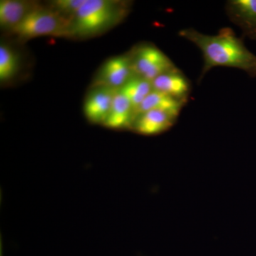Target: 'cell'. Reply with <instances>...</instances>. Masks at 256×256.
Instances as JSON below:
<instances>
[{
	"mask_svg": "<svg viewBox=\"0 0 256 256\" xmlns=\"http://www.w3.org/2000/svg\"><path fill=\"white\" fill-rule=\"evenodd\" d=\"M130 4L118 0H86L74 18V36H96L117 26L129 14Z\"/></svg>",
	"mask_w": 256,
	"mask_h": 256,
	"instance_id": "2",
	"label": "cell"
},
{
	"mask_svg": "<svg viewBox=\"0 0 256 256\" xmlns=\"http://www.w3.org/2000/svg\"><path fill=\"white\" fill-rule=\"evenodd\" d=\"M10 33L24 41L40 36L75 37L73 20L42 5L30 12Z\"/></svg>",
	"mask_w": 256,
	"mask_h": 256,
	"instance_id": "3",
	"label": "cell"
},
{
	"mask_svg": "<svg viewBox=\"0 0 256 256\" xmlns=\"http://www.w3.org/2000/svg\"><path fill=\"white\" fill-rule=\"evenodd\" d=\"M134 75L152 82L178 69L169 57L152 44H140L130 50Z\"/></svg>",
	"mask_w": 256,
	"mask_h": 256,
	"instance_id": "4",
	"label": "cell"
},
{
	"mask_svg": "<svg viewBox=\"0 0 256 256\" xmlns=\"http://www.w3.org/2000/svg\"><path fill=\"white\" fill-rule=\"evenodd\" d=\"M119 90L130 101L136 117V110L146 96L152 92L153 87L150 80L134 75Z\"/></svg>",
	"mask_w": 256,
	"mask_h": 256,
	"instance_id": "13",
	"label": "cell"
},
{
	"mask_svg": "<svg viewBox=\"0 0 256 256\" xmlns=\"http://www.w3.org/2000/svg\"><path fill=\"white\" fill-rule=\"evenodd\" d=\"M41 6L40 3L26 0H1L0 26L10 32L23 21L33 10Z\"/></svg>",
	"mask_w": 256,
	"mask_h": 256,
	"instance_id": "9",
	"label": "cell"
},
{
	"mask_svg": "<svg viewBox=\"0 0 256 256\" xmlns=\"http://www.w3.org/2000/svg\"><path fill=\"white\" fill-rule=\"evenodd\" d=\"M18 58L12 48L2 43L0 46V80H11L18 72Z\"/></svg>",
	"mask_w": 256,
	"mask_h": 256,
	"instance_id": "14",
	"label": "cell"
},
{
	"mask_svg": "<svg viewBox=\"0 0 256 256\" xmlns=\"http://www.w3.org/2000/svg\"><path fill=\"white\" fill-rule=\"evenodd\" d=\"M185 104L186 100L175 98L163 92L153 90L136 110L134 118L138 114L152 110L164 111L178 117Z\"/></svg>",
	"mask_w": 256,
	"mask_h": 256,
	"instance_id": "12",
	"label": "cell"
},
{
	"mask_svg": "<svg viewBox=\"0 0 256 256\" xmlns=\"http://www.w3.org/2000/svg\"><path fill=\"white\" fill-rule=\"evenodd\" d=\"M178 35L196 45L203 54L204 66L200 79L217 66L240 69L256 77V56L244 44L232 28H222L214 36L204 34L194 28H185Z\"/></svg>",
	"mask_w": 256,
	"mask_h": 256,
	"instance_id": "1",
	"label": "cell"
},
{
	"mask_svg": "<svg viewBox=\"0 0 256 256\" xmlns=\"http://www.w3.org/2000/svg\"><path fill=\"white\" fill-rule=\"evenodd\" d=\"M152 84L153 90L180 100H188L190 84L178 68L160 76L152 82Z\"/></svg>",
	"mask_w": 256,
	"mask_h": 256,
	"instance_id": "10",
	"label": "cell"
},
{
	"mask_svg": "<svg viewBox=\"0 0 256 256\" xmlns=\"http://www.w3.org/2000/svg\"><path fill=\"white\" fill-rule=\"evenodd\" d=\"M134 120V109L130 101L118 90L114 96L108 116L102 124L111 129L132 128Z\"/></svg>",
	"mask_w": 256,
	"mask_h": 256,
	"instance_id": "11",
	"label": "cell"
},
{
	"mask_svg": "<svg viewBox=\"0 0 256 256\" xmlns=\"http://www.w3.org/2000/svg\"><path fill=\"white\" fill-rule=\"evenodd\" d=\"M226 12L244 36L256 40V0H230L226 4Z\"/></svg>",
	"mask_w": 256,
	"mask_h": 256,
	"instance_id": "7",
	"label": "cell"
},
{
	"mask_svg": "<svg viewBox=\"0 0 256 256\" xmlns=\"http://www.w3.org/2000/svg\"><path fill=\"white\" fill-rule=\"evenodd\" d=\"M134 76L132 56L129 52L106 60L96 74L92 86H106L119 90Z\"/></svg>",
	"mask_w": 256,
	"mask_h": 256,
	"instance_id": "5",
	"label": "cell"
},
{
	"mask_svg": "<svg viewBox=\"0 0 256 256\" xmlns=\"http://www.w3.org/2000/svg\"><path fill=\"white\" fill-rule=\"evenodd\" d=\"M86 0H54L50 3V8L64 16L73 20Z\"/></svg>",
	"mask_w": 256,
	"mask_h": 256,
	"instance_id": "15",
	"label": "cell"
},
{
	"mask_svg": "<svg viewBox=\"0 0 256 256\" xmlns=\"http://www.w3.org/2000/svg\"><path fill=\"white\" fill-rule=\"evenodd\" d=\"M178 118L164 111H146L136 116L132 128L136 132L144 136L158 134L169 130Z\"/></svg>",
	"mask_w": 256,
	"mask_h": 256,
	"instance_id": "8",
	"label": "cell"
},
{
	"mask_svg": "<svg viewBox=\"0 0 256 256\" xmlns=\"http://www.w3.org/2000/svg\"><path fill=\"white\" fill-rule=\"evenodd\" d=\"M118 92V89L106 86L90 88L84 104V114L88 121L94 124H104Z\"/></svg>",
	"mask_w": 256,
	"mask_h": 256,
	"instance_id": "6",
	"label": "cell"
}]
</instances>
